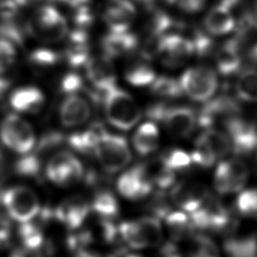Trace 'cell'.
Segmentation results:
<instances>
[{
    "mask_svg": "<svg viewBox=\"0 0 257 257\" xmlns=\"http://www.w3.org/2000/svg\"><path fill=\"white\" fill-rule=\"evenodd\" d=\"M107 121L121 131H128L140 120L141 108L130 93L116 85L105 90L100 100Z\"/></svg>",
    "mask_w": 257,
    "mask_h": 257,
    "instance_id": "obj_1",
    "label": "cell"
},
{
    "mask_svg": "<svg viewBox=\"0 0 257 257\" xmlns=\"http://www.w3.org/2000/svg\"><path fill=\"white\" fill-rule=\"evenodd\" d=\"M25 30L45 43L59 42L69 31L66 18L51 5H41L35 9L26 22Z\"/></svg>",
    "mask_w": 257,
    "mask_h": 257,
    "instance_id": "obj_2",
    "label": "cell"
},
{
    "mask_svg": "<svg viewBox=\"0 0 257 257\" xmlns=\"http://www.w3.org/2000/svg\"><path fill=\"white\" fill-rule=\"evenodd\" d=\"M122 241L134 249L155 247L162 242L163 227L155 217H143L133 221H124L117 226Z\"/></svg>",
    "mask_w": 257,
    "mask_h": 257,
    "instance_id": "obj_3",
    "label": "cell"
},
{
    "mask_svg": "<svg viewBox=\"0 0 257 257\" xmlns=\"http://www.w3.org/2000/svg\"><path fill=\"white\" fill-rule=\"evenodd\" d=\"M1 203L7 214L19 223L33 220L40 210L36 194L25 186L4 189Z\"/></svg>",
    "mask_w": 257,
    "mask_h": 257,
    "instance_id": "obj_4",
    "label": "cell"
},
{
    "mask_svg": "<svg viewBox=\"0 0 257 257\" xmlns=\"http://www.w3.org/2000/svg\"><path fill=\"white\" fill-rule=\"evenodd\" d=\"M0 140L5 147L21 155L31 152L36 143L31 124L15 113H9L3 119L0 126Z\"/></svg>",
    "mask_w": 257,
    "mask_h": 257,
    "instance_id": "obj_5",
    "label": "cell"
},
{
    "mask_svg": "<svg viewBox=\"0 0 257 257\" xmlns=\"http://www.w3.org/2000/svg\"><path fill=\"white\" fill-rule=\"evenodd\" d=\"M231 150L232 145L228 135L209 127L197 139L191 159L199 166L211 167Z\"/></svg>",
    "mask_w": 257,
    "mask_h": 257,
    "instance_id": "obj_6",
    "label": "cell"
},
{
    "mask_svg": "<svg viewBox=\"0 0 257 257\" xmlns=\"http://www.w3.org/2000/svg\"><path fill=\"white\" fill-rule=\"evenodd\" d=\"M94 155L107 173L122 170L132 160L126 140L122 136L105 132L99 139Z\"/></svg>",
    "mask_w": 257,
    "mask_h": 257,
    "instance_id": "obj_7",
    "label": "cell"
},
{
    "mask_svg": "<svg viewBox=\"0 0 257 257\" xmlns=\"http://www.w3.org/2000/svg\"><path fill=\"white\" fill-rule=\"evenodd\" d=\"M179 81L183 93L196 101L209 100L218 87L216 72L210 67L201 65L185 70Z\"/></svg>",
    "mask_w": 257,
    "mask_h": 257,
    "instance_id": "obj_8",
    "label": "cell"
},
{
    "mask_svg": "<svg viewBox=\"0 0 257 257\" xmlns=\"http://www.w3.org/2000/svg\"><path fill=\"white\" fill-rule=\"evenodd\" d=\"M155 53L164 65L175 67L195 54V50L189 37L180 33H168L157 37Z\"/></svg>",
    "mask_w": 257,
    "mask_h": 257,
    "instance_id": "obj_9",
    "label": "cell"
},
{
    "mask_svg": "<svg viewBox=\"0 0 257 257\" xmlns=\"http://www.w3.org/2000/svg\"><path fill=\"white\" fill-rule=\"evenodd\" d=\"M249 177L247 164L237 158L221 162L214 174L215 190L223 195L242 191Z\"/></svg>",
    "mask_w": 257,
    "mask_h": 257,
    "instance_id": "obj_10",
    "label": "cell"
},
{
    "mask_svg": "<svg viewBox=\"0 0 257 257\" xmlns=\"http://www.w3.org/2000/svg\"><path fill=\"white\" fill-rule=\"evenodd\" d=\"M45 174L52 183L68 187L76 184L82 178L83 167L72 154L59 152L48 161Z\"/></svg>",
    "mask_w": 257,
    "mask_h": 257,
    "instance_id": "obj_11",
    "label": "cell"
},
{
    "mask_svg": "<svg viewBox=\"0 0 257 257\" xmlns=\"http://www.w3.org/2000/svg\"><path fill=\"white\" fill-rule=\"evenodd\" d=\"M100 14L109 31H127L136 19L137 10L130 0H105Z\"/></svg>",
    "mask_w": 257,
    "mask_h": 257,
    "instance_id": "obj_12",
    "label": "cell"
},
{
    "mask_svg": "<svg viewBox=\"0 0 257 257\" xmlns=\"http://www.w3.org/2000/svg\"><path fill=\"white\" fill-rule=\"evenodd\" d=\"M153 185L146 166L140 165L125 171L117 179L116 188L122 197L139 200L150 194Z\"/></svg>",
    "mask_w": 257,
    "mask_h": 257,
    "instance_id": "obj_13",
    "label": "cell"
},
{
    "mask_svg": "<svg viewBox=\"0 0 257 257\" xmlns=\"http://www.w3.org/2000/svg\"><path fill=\"white\" fill-rule=\"evenodd\" d=\"M84 68L85 75L94 90L102 93L115 85L116 74L114 66L111 59L104 54L90 56Z\"/></svg>",
    "mask_w": 257,
    "mask_h": 257,
    "instance_id": "obj_14",
    "label": "cell"
},
{
    "mask_svg": "<svg viewBox=\"0 0 257 257\" xmlns=\"http://www.w3.org/2000/svg\"><path fill=\"white\" fill-rule=\"evenodd\" d=\"M232 148L239 153H248L257 146V125L246 118L235 115L225 122Z\"/></svg>",
    "mask_w": 257,
    "mask_h": 257,
    "instance_id": "obj_15",
    "label": "cell"
},
{
    "mask_svg": "<svg viewBox=\"0 0 257 257\" xmlns=\"http://www.w3.org/2000/svg\"><path fill=\"white\" fill-rule=\"evenodd\" d=\"M239 105L236 100L227 95L218 96L212 100H207L197 116V123L209 128L217 121L224 123L231 117L237 115Z\"/></svg>",
    "mask_w": 257,
    "mask_h": 257,
    "instance_id": "obj_16",
    "label": "cell"
},
{
    "mask_svg": "<svg viewBox=\"0 0 257 257\" xmlns=\"http://www.w3.org/2000/svg\"><path fill=\"white\" fill-rule=\"evenodd\" d=\"M161 121L173 136L184 138L194 131L197 124V115L190 107L167 104Z\"/></svg>",
    "mask_w": 257,
    "mask_h": 257,
    "instance_id": "obj_17",
    "label": "cell"
},
{
    "mask_svg": "<svg viewBox=\"0 0 257 257\" xmlns=\"http://www.w3.org/2000/svg\"><path fill=\"white\" fill-rule=\"evenodd\" d=\"M59 119L64 126L83 124L91 115L90 103L80 94L66 95L58 109Z\"/></svg>",
    "mask_w": 257,
    "mask_h": 257,
    "instance_id": "obj_18",
    "label": "cell"
},
{
    "mask_svg": "<svg viewBox=\"0 0 257 257\" xmlns=\"http://www.w3.org/2000/svg\"><path fill=\"white\" fill-rule=\"evenodd\" d=\"M62 57L74 69L85 65L90 57L86 29L75 27L73 30L68 31L67 45L62 53Z\"/></svg>",
    "mask_w": 257,
    "mask_h": 257,
    "instance_id": "obj_19",
    "label": "cell"
},
{
    "mask_svg": "<svg viewBox=\"0 0 257 257\" xmlns=\"http://www.w3.org/2000/svg\"><path fill=\"white\" fill-rule=\"evenodd\" d=\"M139 44L136 34L131 31H109L101 39L102 54L112 58L122 57L133 53Z\"/></svg>",
    "mask_w": 257,
    "mask_h": 257,
    "instance_id": "obj_20",
    "label": "cell"
},
{
    "mask_svg": "<svg viewBox=\"0 0 257 257\" xmlns=\"http://www.w3.org/2000/svg\"><path fill=\"white\" fill-rule=\"evenodd\" d=\"M207 195L203 185L197 182H184L173 190L172 199L179 208L192 213L206 202Z\"/></svg>",
    "mask_w": 257,
    "mask_h": 257,
    "instance_id": "obj_21",
    "label": "cell"
},
{
    "mask_svg": "<svg viewBox=\"0 0 257 257\" xmlns=\"http://www.w3.org/2000/svg\"><path fill=\"white\" fill-rule=\"evenodd\" d=\"M45 103L43 92L36 86H22L16 88L9 96L10 106L22 113L36 114L39 113Z\"/></svg>",
    "mask_w": 257,
    "mask_h": 257,
    "instance_id": "obj_22",
    "label": "cell"
},
{
    "mask_svg": "<svg viewBox=\"0 0 257 257\" xmlns=\"http://www.w3.org/2000/svg\"><path fill=\"white\" fill-rule=\"evenodd\" d=\"M90 206L82 199L72 198L60 204L53 211V217L64 224L69 230H76L85 221Z\"/></svg>",
    "mask_w": 257,
    "mask_h": 257,
    "instance_id": "obj_23",
    "label": "cell"
},
{
    "mask_svg": "<svg viewBox=\"0 0 257 257\" xmlns=\"http://www.w3.org/2000/svg\"><path fill=\"white\" fill-rule=\"evenodd\" d=\"M215 62L218 71L225 76L236 73L241 66V43L238 37L230 39L222 44L215 54Z\"/></svg>",
    "mask_w": 257,
    "mask_h": 257,
    "instance_id": "obj_24",
    "label": "cell"
},
{
    "mask_svg": "<svg viewBox=\"0 0 257 257\" xmlns=\"http://www.w3.org/2000/svg\"><path fill=\"white\" fill-rule=\"evenodd\" d=\"M232 10L231 6L222 1L214 6L205 17L206 30L214 35H224L231 32L236 24Z\"/></svg>",
    "mask_w": 257,
    "mask_h": 257,
    "instance_id": "obj_25",
    "label": "cell"
},
{
    "mask_svg": "<svg viewBox=\"0 0 257 257\" xmlns=\"http://www.w3.org/2000/svg\"><path fill=\"white\" fill-rule=\"evenodd\" d=\"M124 79L134 86H150L157 77L154 67L151 65L150 58L142 56L132 58L124 66Z\"/></svg>",
    "mask_w": 257,
    "mask_h": 257,
    "instance_id": "obj_26",
    "label": "cell"
},
{
    "mask_svg": "<svg viewBox=\"0 0 257 257\" xmlns=\"http://www.w3.org/2000/svg\"><path fill=\"white\" fill-rule=\"evenodd\" d=\"M106 132L99 122L90 124L86 130L74 133L65 139V143L74 151L82 154H94L95 148L101 136Z\"/></svg>",
    "mask_w": 257,
    "mask_h": 257,
    "instance_id": "obj_27",
    "label": "cell"
},
{
    "mask_svg": "<svg viewBox=\"0 0 257 257\" xmlns=\"http://www.w3.org/2000/svg\"><path fill=\"white\" fill-rule=\"evenodd\" d=\"M190 218L194 226L205 229H220L228 222V215L221 206L206 205V202L196 211L190 213Z\"/></svg>",
    "mask_w": 257,
    "mask_h": 257,
    "instance_id": "obj_28",
    "label": "cell"
},
{
    "mask_svg": "<svg viewBox=\"0 0 257 257\" xmlns=\"http://www.w3.org/2000/svg\"><path fill=\"white\" fill-rule=\"evenodd\" d=\"M159 144V130L153 121H147L141 124L133 138L134 148L142 156H148L154 153L158 149Z\"/></svg>",
    "mask_w": 257,
    "mask_h": 257,
    "instance_id": "obj_29",
    "label": "cell"
},
{
    "mask_svg": "<svg viewBox=\"0 0 257 257\" xmlns=\"http://www.w3.org/2000/svg\"><path fill=\"white\" fill-rule=\"evenodd\" d=\"M235 90L237 96L248 102L257 101V70L246 69L242 71L236 81Z\"/></svg>",
    "mask_w": 257,
    "mask_h": 257,
    "instance_id": "obj_30",
    "label": "cell"
},
{
    "mask_svg": "<svg viewBox=\"0 0 257 257\" xmlns=\"http://www.w3.org/2000/svg\"><path fill=\"white\" fill-rule=\"evenodd\" d=\"M62 53L45 47L32 50L28 55V62L37 69H50L60 62Z\"/></svg>",
    "mask_w": 257,
    "mask_h": 257,
    "instance_id": "obj_31",
    "label": "cell"
},
{
    "mask_svg": "<svg viewBox=\"0 0 257 257\" xmlns=\"http://www.w3.org/2000/svg\"><path fill=\"white\" fill-rule=\"evenodd\" d=\"M151 91L159 96L175 98L183 94L179 79L172 76H157L150 85Z\"/></svg>",
    "mask_w": 257,
    "mask_h": 257,
    "instance_id": "obj_32",
    "label": "cell"
},
{
    "mask_svg": "<svg viewBox=\"0 0 257 257\" xmlns=\"http://www.w3.org/2000/svg\"><path fill=\"white\" fill-rule=\"evenodd\" d=\"M91 209L99 216L109 219L118 212V204L115 197L108 191H99L94 195Z\"/></svg>",
    "mask_w": 257,
    "mask_h": 257,
    "instance_id": "obj_33",
    "label": "cell"
},
{
    "mask_svg": "<svg viewBox=\"0 0 257 257\" xmlns=\"http://www.w3.org/2000/svg\"><path fill=\"white\" fill-rule=\"evenodd\" d=\"M19 235L23 247H25L28 251L37 252L44 243V238L41 230L36 224L31 223V221L21 223Z\"/></svg>",
    "mask_w": 257,
    "mask_h": 257,
    "instance_id": "obj_34",
    "label": "cell"
},
{
    "mask_svg": "<svg viewBox=\"0 0 257 257\" xmlns=\"http://www.w3.org/2000/svg\"><path fill=\"white\" fill-rule=\"evenodd\" d=\"M189 257H220L216 243L208 236L196 235L189 246Z\"/></svg>",
    "mask_w": 257,
    "mask_h": 257,
    "instance_id": "obj_35",
    "label": "cell"
},
{
    "mask_svg": "<svg viewBox=\"0 0 257 257\" xmlns=\"http://www.w3.org/2000/svg\"><path fill=\"white\" fill-rule=\"evenodd\" d=\"M41 164L42 157L31 151L16 161L14 170L20 176L37 177L41 170Z\"/></svg>",
    "mask_w": 257,
    "mask_h": 257,
    "instance_id": "obj_36",
    "label": "cell"
},
{
    "mask_svg": "<svg viewBox=\"0 0 257 257\" xmlns=\"http://www.w3.org/2000/svg\"><path fill=\"white\" fill-rule=\"evenodd\" d=\"M166 223L175 238L187 236L194 227L190 216L183 212L170 214L166 219Z\"/></svg>",
    "mask_w": 257,
    "mask_h": 257,
    "instance_id": "obj_37",
    "label": "cell"
},
{
    "mask_svg": "<svg viewBox=\"0 0 257 257\" xmlns=\"http://www.w3.org/2000/svg\"><path fill=\"white\" fill-rule=\"evenodd\" d=\"M236 204L242 215L257 219V189L241 191Z\"/></svg>",
    "mask_w": 257,
    "mask_h": 257,
    "instance_id": "obj_38",
    "label": "cell"
},
{
    "mask_svg": "<svg viewBox=\"0 0 257 257\" xmlns=\"http://www.w3.org/2000/svg\"><path fill=\"white\" fill-rule=\"evenodd\" d=\"M255 247L254 239H234L226 245L228 252L234 257H254Z\"/></svg>",
    "mask_w": 257,
    "mask_h": 257,
    "instance_id": "obj_39",
    "label": "cell"
},
{
    "mask_svg": "<svg viewBox=\"0 0 257 257\" xmlns=\"http://www.w3.org/2000/svg\"><path fill=\"white\" fill-rule=\"evenodd\" d=\"M59 89L61 93L66 96L71 94H80V92L86 90V87L80 75L75 72H68L61 78Z\"/></svg>",
    "mask_w": 257,
    "mask_h": 257,
    "instance_id": "obj_40",
    "label": "cell"
},
{
    "mask_svg": "<svg viewBox=\"0 0 257 257\" xmlns=\"http://www.w3.org/2000/svg\"><path fill=\"white\" fill-rule=\"evenodd\" d=\"M161 162L172 171L183 169L188 167L192 163L191 155L182 150H173L167 153L161 160Z\"/></svg>",
    "mask_w": 257,
    "mask_h": 257,
    "instance_id": "obj_41",
    "label": "cell"
},
{
    "mask_svg": "<svg viewBox=\"0 0 257 257\" xmlns=\"http://www.w3.org/2000/svg\"><path fill=\"white\" fill-rule=\"evenodd\" d=\"M16 50L12 42L0 38V73L7 70L15 61Z\"/></svg>",
    "mask_w": 257,
    "mask_h": 257,
    "instance_id": "obj_42",
    "label": "cell"
},
{
    "mask_svg": "<svg viewBox=\"0 0 257 257\" xmlns=\"http://www.w3.org/2000/svg\"><path fill=\"white\" fill-rule=\"evenodd\" d=\"M73 9V21L76 27L86 29L93 22V13L89 8L88 4L80 5Z\"/></svg>",
    "mask_w": 257,
    "mask_h": 257,
    "instance_id": "obj_43",
    "label": "cell"
},
{
    "mask_svg": "<svg viewBox=\"0 0 257 257\" xmlns=\"http://www.w3.org/2000/svg\"><path fill=\"white\" fill-rule=\"evenodd\" d=\"M167 2L184 12L196 13L205 7L207 0H167Z\"/></svg>",
    "mask_w": 257,
    "mask_h": 257,
    "instance_id": "obj_44",
    "label": "cell"
},
{
    "mask_svg": "<svg viewBox=\"0 0 257 257\" xmlns=\"http://www.w3.org/2000/svg\"><path fill=\"white\" fill-rule=\"evenodd\" d=\"M19 6L15 0L0 1V19L1 21H15L19 12Z\"/></svg>",
    "mask_w": 257,
    "mask_h": 257,
    "instance_id": "obj_45",
    "label": "cell"
},
{
    "mask_svg": "<svg viewBox=\"0 0 257 257\" xmlns=\"http://www.w3.org/2000/svg\"><path fill=\"white\" fill-rule=\"evenodd\" d=\"M10 86V82L9 80H7L6 78L4 77H0V108L3 104V101H4V98H5V94L8 90Z\"/></svg>",
    "mask_w": 257,
    "mask_h": 257,
    "instance_id": "obj_46",
    "label": "cell"
},
{
    "mask_svg": "<svg viewBox=\"0 0 257 257\" xmlns=\"http://www.w3.org/2000/svg\"><path fill=\"white\" fill-rule=\"evenodd\" d=\"M248 57L252 62L257 64V42L250 46L248 50Z\"/></svg>",
    "mask_w": 257,
    "mask_h": 257,
    "instance_id": "obj_47",
    "label": "cell"
},
{
    "mask_svg": "<svg viewBox=\"0 0 257 257\" xmlns=\"http://www.w3.org/2000/svg\"><path fill=\"white\" fill-rule=\"evenodd\" d=\"M77 257H114L109 254H99V253H88L86 251H81L77 253Z\"/></svg>",
    "mask_w": 257,
    "mask_h": 257,
    "instance_id": "obj_48",
    "label": "cell"
},
{
    "mask_svg": "<svg viewBox=\"0 0 257 257\" xmlns=\"http://www.w3.org/2000/svg\"><path fill=\"white\" fill-rule=\"evenodd\" d=\"M40 1L41 0H15V2L19 7H27V6L35 5Z\"/></svg>",
    "mask_w": 257,
    "mask_h": 257,
    "instance_id": "obj_49",
    "label": "cell"
},
{
    "mask_svg": "<svg viewBox=\"0 0 257 257\" xmlns=\"http://www.w3.org/2000/svg\"><path fill=\"white\" fill-rule=\"evenodd\" d=\"M4 155H3V153L1 152V150H0V172L2 171V169H3V167H4Z\"/></svg>",
    "mask_w": 257,
    "mask_h": 257,
    "instance_id": "obj_50",
    "label": "cell"
},
{
    "mask_svg": "<svg viewBox=\"0 0 257 257\" xmlns=\"http://www.w3.org/2000/svg\"><path fill=\"white\" fill-rule=\"evenodd\" d=\"M126 257H141V256H139V255H135V254H130V255H127Z\"/></svg>",
    "mask_w": 257,
    "mask_h": 257,
    "instance_id": "obj_51",
    "label": "cell"
},
{
    "mask_svg": "<svg viewBox=\"0 0 257 257\" xmlns=\"http://www.w3.org/2000/svg\"><path fill=\"white\" fill-rule=\"evenodd\" d=\"M256 8H257V0H256Z\"/></svg>",
    "mask_w": 257,
    "mask_h": 257,
    "instance_id": "obj_52",
    "label": "cell"
},
{
    "mask_svg": "<svg viewBox=\"0 0 257 257\" xmlns=\"http://www.w3.org/2000/svg\"><path fill=\"white\" fill-rule=\"evenodd\" d=\"M145 1H148V0H145Z\"/></svg>",
    "mask_w": 257,
    "mask_h": 257,
    "instance_id": "obj_53",
    "label": "cell"
}]
</instances>
